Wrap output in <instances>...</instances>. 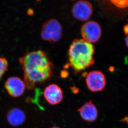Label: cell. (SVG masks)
I'll return each mask as SVG.
<instances>
[{
  "label": "cell",
  "instance_id": "obj_1",
  "mask_svg": "<svg viewBox=\"0 0 128 128\" xmlns=\"http://www.w3.org/2000/svg\"><path fill=\"white\" fill-rule=\"evenodd\" d=\"M24 71V82L29 90L37 83L49 80L53 74V64L43 51H34L24 54L19 59Z\"/></svg>",
  "mask_w": 128,
  "mask_h": 128
},
{
  "label": "cell",
  "instance_id": "obj_2",
  "mask_svg": "<svg viewBox=\"0 0 128 128\" xmlns=\"http://www.w3.org/2000/svg\"><path fill=\"white\" fill-rule=\"evenodd\" d=\"M95 48L92 43L84 39H75L68 51L69 64L74 72H80L94 63Z\"/></svg>",
  "mask_w": 128,
  "mask_h": 128
},
{
  "label": "cell",
  "instance_id": "obj_3",
  "mask_svg": "<svg viewBox=\"0 0 128 128\" xmlns=\"http://www.w3.org/2000/svg\"><path fill=\"white\" fill-rule=\"evenodd\" d=\"M62 34V28L60 24L54 19L46 22L42 27L41 36L43 40L49 42H57Z\"/></svg>",
  "mask_w": 128,
  "mask_h": 128
},
{
  "label": "cell",
  "instance_id": "obj_4",
  "mask_svg": "<svg viewBox=\"0 0 128 128\" xmlns=\"http://www.w3.org/2000/svg\"><path fill=\"white\" fill-rule=\"evenodd\" d=\"M81 33L84 40L92 44L98 41L101 38L102 29L96 22L88 21L82 27Z\"/></svg>",
  "mask_w": 128,
  "mask_h": 128
},
{
  "label": "cell",
  "instance_id": "obj_5",
  "mask_svg": "<svg viewBox=\"0 0 128 128\" xmlns=\"http://www.w3.org/2000/svg\"><path fill=\"white\" fill-rule=\"evenodd\" d=\"M88 88L92 92L101 91L106 86V78L100 71L94 70L86 74L85 79Z\"/></svg>",
  "mask_w": 128,
  "mask_h": 128
},
{
  "label": "cell",
  "instance_id": "obj_6",
  "mask_svg": "<svg viewBox=\"0 0 128 128\" xmlns=\"http://www.w3.org/2000/svg\"><path fill=\"white\" fill-rule=\"evenodd\" d=\"M93 8L89 1L80 0L74 4L72 9V14L75 19L80 21L89 20L93 13Z\"/></svg>",
  "mask_w": 128,
  "mask_h": 128
},
{
  "label": "cell",
  "instance_id": "obj_7",
  "mask_svg": "<svg viewBox=\"0 0 128 128\" xmlns=\"http://www.w3.org/2000/svg\"><path fill=\"white\" fill-rule=\"evenodd\" d=\"M5 89L10 96L13 97H20L25 92L26 86L24 82L17 76H10L6 81Z\"/></svg>",
  "mask_w": 128,
  "mask_h": 128
},
{
  "label": "cell",
  "instance_id": "obj_8",
  "mask_svg": "<svg viewBox=\"0 0 128 128\" xmlns=\"http://www.w3.org/2000/svg\"><path fill=\"white\" fill-rule=\"evenodd\" d=\"M43 95L47 102L52 105L58 104L63 100V91L56 84H50L46 86L44 90Z\"/></svg>",
  "mask_w": 128,
  "mask_h": 128
},
{
  "label": "cell",
  "instance_id": "obj_9",
  "mask_svg": "<svg viewBox=\"0 0 128 128\" xmlns=\"http://www.w3.org/2000/svg\"><path fill=\"white\" fill-rule=\"evenodd\" d=\"M82 118L88 122H94L98 117V111L92 101L86 102L78 110Z\"/></svg>",
  "mask_w": 128,
  "mask_h": 128
},
{
  "label": "cell",
  "instance_id": "obj_10",
  "mask_svg": "<svg viewBox=\"0 0 128 128\" xmlns=\"http://www.w3.org/2000/svg\"><path fill=\"white\" fill-rule=\"evenodd\" d=\"M26 119V116L24 111L18 108H13L8 112L7 120L10 125L18 127L22 125Z\"/></svg>",
  "mask_w": 128,
  "mask_h": 128
},
{
  "label": "cell",
  "instance_id": "obj_11",
  "mask_svg": "<svg viewBox=\"0 0 128 128\" xmlns=\"http://www.w3.org/2000/svg\"><path fill=\"white\" fill-rule=\"evenodd\" d=\"M8 66V62L7 60L3 57H0V78L7 71Z\"/></svg>",
  "mask_w": 128,
  "mask_h": 128
},
{
  "label": "cell",
  "instance_id": "obj_12",
  "mask_svg": "<svg viewBox=\"0 0 128 128\" xmlns=\"http://www.w3.org/2000/svg\"><path fill=\"white\" fill-rule=\"evenodd\" d=\"M115 6L121 8L128 7V0H109Z\"/></svg>",
  "mask_w": 128,
  "mask_h": 128
},
{
  "label": "cell",
  "instance_id": "obj_13",
  "mask_svg": "<svg viewBox=\"0 0 128 128\" xmlns=\"http://www.w3.org/2000/svg\"><path fill=\"white\" fill-rule=\"evenodd\" d=\"M125 41H126V46L128 48V34H127V36L126 37Z\"/></svg>",
  "mask_w": 128,
  "mask_h": 128
},
{
  "label": "cell",
  "instance_id": "obj_14",
  "mask_svg": "<svg viewBox=\"0 0 128 128\" xmlns=\"http://www.w3.org/2000/svg\"><path fill=\"white\" fill-rule=\"evenodd\" d=\"M50 128H61L60 127H58V126H53V127H51Z\"/></svg>",
  "mask_w": 128,
  "mask_h": 128
}]
</instances>
